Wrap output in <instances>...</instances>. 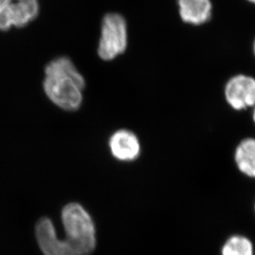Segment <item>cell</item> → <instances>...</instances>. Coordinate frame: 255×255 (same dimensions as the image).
I'll list each match as a JSON object with an SVG mask.
<instances>
[{"label":"cell","mask_w":255,"mask_h":255,"mask_svg":"<svg viewBox=\"0 0 255 255\" xmlns=\"http://www.w3.org/2000/svg\"><path fill=\"white\" fill-rule=\"evenodd\" d=\"M65 237L59 238L52 221L42 218L36 226V238L44 255H89L96 248L93 220L81 204L71 202L62 211Z\"/></svg>","instance_id":"obj_1"},{"label":"cell","mask_w":255,"mask_h":255,"mask_svg":"<svg viewBox=\"0 0 255 255\" xmlns=\"http://www.w3.org/2000/svg\"><path fill=\"white\" fill-rule=\"evenodd\" d=\"M44 73L42 86L48 100L63 111H78L86 82L73 62L68 57H57L47 63Z\"/></svg>","instance_id":"obj_2"},{"label":"cell","mask_w":255,"mask_h":255,"mask_svg":"<svg viewBox=\"0 0 255 255\" xmlns=\"http://www.w3.org/2000/svg\"><path fill=\"white\" fill-rule=\"evenodd\" d=\"M128 46L127 23L123 16L108 13L104 17L98 55L101 59L111 62L126 52Z\"/></svg>","instance_id":"obj_3"},{"label":"cell","mask_w":255,"mask_h":255,"mask_svg":"<svg viewBox=\"0 0 255 255\" xmlns=\"http://www.w3.org/2000/svg\"><path fill=\"white\" fill-rule=\"evenodd\" d=\"M226 104L236 112L253 109L255 106V77L238 73L226 81L223 88Z\"/></svg>","instance_id":"obj_4"},{"label":"cell","mask_w":255,"mask_h":255,"mask_svg":"<svg viewBox=\"0 0 255 255\" xmlns=\"http://www.w3.org/2000/svg\"><path fill=\"white\" fill-rule=\"evenodd\" d=\"M39 12L38 0H0V31L27 26Z\"/></svg>","instance_id":"obj_5"},{"label":"cell","mask_w":255,"mask_h":255,"mask_svg":"<svg viewBox=\"0 0 255 255\" xmlns=\"http://www.w3.org/2000/svg\"><path fill=\"white\" fill-rule=\"evenodd\" d=\"M108 146L114 158L120 162H134L140 157L142 151L138 137L126 128L114 132L109 138Z\"/></svg>","instance_id":"obj_6"},{"label":"cell","mask_w":255,"mask_h":255,"mask_svg":"<svg viewBox=\"0 0 255 255\" xmlns=\"http://www.w3.org/2000/svg\"><path fill=\"white\" fill-rule=\"evenodd\" d=\"M179 16L182 22L194 27H201L213 17L212 0H177Z\"/></svg>","instance_id":"obj_7"},{"label":"cell","mask_w":255,"mask_h":255,"mask_svg":"<svg viewBox=\"0 0 255 255\" xmlns=\"http://www.w3.org/2000/svg\"><path fill=\"white\" fill-rule=\"evenodd\" d=\"M234 163L241 174L255 179V137H246L237 143L233 153Z\"/></svg>","instance_id":"obj_8"},{"label":"cell","mask_w":255,"mask_h":255,"mask_svg":"<svg viewBox=\"0 0 255 255\" xmlns=\"http://www.w3.org/2000/svg\"><path fill=\"white\" fill-rule=\"evenodd\" d=\"M221 255H254L253 244L245 236H232L224 245Z\"/></svg>","instance_id":"obj_9"},{"label":"cell","mask_w":255,"mask_h":255,"mask_svg":"<svg viewBox=\"0 0 255 255\" xmlns=\"http://www.w3.org/2000/svg\"><path fill=\"white\" fill-rule=\"evenodd\" d=\"M252 110H253V112H252V121H253L254 125L255 126V106Z\"/></svg>","instance_id":"obj_10"},{"label":"cell","mask_w":255,"mask_h":255,"mask_svg":"<svg viewBox=\"0 0 255 255\" xmlns=\"http://www.w3.org/2000/svg\"><path fill=\"white\" fill-rule=\"evenodd\" d=\"M252 51H253V54L255 57V37L254 38L253 44H252Z\"/></svg>","instance_id":"obj_11"},{"label":"cell","mask_w":255,"mask_h":255,"mask_svg":"<svg viewBox=\"0 0 255 255\" xmlns=\"http://www.w3.org/2000/svg\"><path fill=\"white\" fill-rule=\"evenodd\" d=\"M246 1L250 2V3H251V4L255 5V0H246Z\"/></svg>","instance_id":"obj_12"},{"label":"cell","mask_w":255,"mask_h":255,"mask_svg":"<svg viewBox=\"0 0 255 255\" xmlns=\"http://www.w3.org/2000/svg\"><path fill=\"white\" fill-rule=\"evenodd\" d=\"M254 208H255V207H254Z\"/></svg>","instance_id":"obj_13"}]
</instances>
